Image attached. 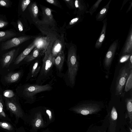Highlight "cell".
<instances>
[{
  "mask_svg": "<svg viewBox=\"0 0 132 132\" xmlns=\"http://www.w3.org/2000/svg\"><path fill=\"white\" fill-rule=\"evenodd\" d=\"M51 41L50 38L47 36L38 37L36 38L33 43L35 47L46 51Z\"/></svg>",
  "mask_w": 132,
  "mask_h": 132,
  "instance_id": "7c38bea8",
  "label": "cell"
},
{
  "mask_svg": "<svg viewBox=\"0 0 132 132\" xmlns=\"http://www.w3.org/2000/svg\"><path fill=\"white\" fill-rule=\"evenodd\" d=\"M132 6V1L130 3V5L128 8V9L127 10L126 13H128V12H129L130 10L131 9V8Z\"/></svg>",
  "mask_w": 132,
  "mask_h": 132,
  "instance_id": "60d3db41",
  "label": "cell"
},
{
  "mask_svg": "<svg viewBox=\"0 0 132 132\" xmlns=\"http://www.w3.org/2000/svg\"><path fill=\"white\" fill-rule=\"evenodd\" d=\"M51 41L44 53L40 71L36 80V84L43 85L53 76L55 57L51 51L52 43Z\"/></svg>",
  "mask_w": 132,
  "mask_h": 132,
  "instance_id": "7a4b0ae2",
  "label": "cell"
},
{
  "mask_svg": "<svg viewBox=\"0 0 132 132\" xmlns=\"http://www.w3.org/2000/svg\"><path fill=\"white\" fill-rule=\"evenodd\" d=\"M53 88L49 84L43 85L36 84L27 85L24 87L22 94L29 102L32 103L36 100V95L38 93L51 91Z\"/></svg>",
  "mask_w": 132,
  "mask_h": 132,
  "instance_id": "3957f363",
  "label": "cell"
},
{
  "mask_svg": "<svg viewBox=\"0 0 132 132\" xmlns=\"http://www.w3.org/2000/svg\"><path fill=\"white\" fill-rule=\"evenodd\" d=\"M46 1L47 2L52 4L54 5L60 7L59 4L57 1L55 0H46Z\"/></svg>",
  "mask_w": 132,
  "mask_h": 132,
  "instance_id": "e575fe53",
  "label": "cell"
},
{
  "mask_svg": "<svg viewBox=\"0 0 132 132\" xmlns=\"http://www.w3.org/2000/svg\"><path fill=\"white\" fill-rule=\"evenodd\" d=\"M131 69L129 67L127 63L120 69L116 80V95L118 96L122 94L126 82Z\"/></svg>",
  "mask_w": 132,
  "mask_h": 132,
  "instance_id": "5b68a950",
  "label": "cell"
},
{
  "mask_svg": "<svg viewBox=\"0 0 132 132\" xmlns=\"http://www.w3.org/2000/svg\"><path fill=\"white\" fill-rule=\"evenodd\" d=\"M42 11L43 19L42 21H39L37 23L50 25L53 24L54 20L51 9L48 8H43Z\"/></svg>",
  "mask_w": 132,
  "mask_h": 132,
  "instance_id": "5bb4252c",
  "label": "cell"
},
{
  "mask_svg": "<svg viewBox=\"0 0 132 132\" xmlns=\"http://www.w3.org/2000/svg\"><path fill=\"white\" fill-rule=\"evenodd\" d=\"M46 51L42 50L36 47L30 54H28L23 59L26 62L32 61L36 58L39 57L44 54Z\"/></svg>",
  "mask_w": 132,
  "mask_h": 132,
  "instance_id": "e0dca14e",
  "label": "cell"
},
{
  "mask_svg": "<svg viewBox=\"0 0 132 132\" xmlns=\"http://www.w3.org/2000/svg\"><path fill=\"white\" fill-rule=\"evenodd\" d=\"M128 65L130 69H132V54H131L128 63Z\"/></svg>",
  "mask_w": 132,
  "mask_h": 132,
  "instance_id": "f35d334b",
  "label": "cell"
},
{
  "mask_svg": "<svg viewBox=\"0 0 132 132\" xmlns=\"http://www.w3.org/2000/svg\"><path fill=\"white\" fill-rule=\"evenodd\" d=\"M65 57L64 52L59 53L55 57L54 65L55 67L57 75L60 77H62L63 76L62 71L63 69Z\"/></svg>",
  "mask_w": 132,
  "mask_h": 132,
  "instance_id": "30bf717a",
  "label": "cell"
},
{
  "mask_svg": "<svg viewBox=\"0 0 132 132\" xmlns=\"http://www.w3.org/2000/svg\"><path fill=\"white\" fill-rule=\"evenodd\" d=\"M31 38L32 37L29 36H23L14 38L3 42L1 44V50L2 51L7 50L18 46Z\"/></svg>",
  "mask_w": 132,
  "mask_h": 132,
  "instance_id": "52a82bcc",
  "label": "cell"
},
{
  "mask_svg": "<svg viewBox=\"0 0 132 132\" xmlns=\"http://www.w3.org/2000/svg\"><path fill=\"white\" fill-rule=\"evenodd\" d=\"M30 0H24L22 1L21 3V8L22 11H24L30 2Z\"/></svg>",
  "mask_w": 132,
  "mask_h": 132,
  "instance_id": "f546056e",
  "label": "cell"
},
{
  "mask_svg": "<svg viewBox=\"0 0 132 132\" xmlns=\"http://www.w3.org/2000/svg\"><path fill=\"white\" fill-rule=\"evenodd\" d=\"M119 40L114 41L110 45L104 58L103 64L104 67L109 69L114 59L116 53L119 47Z\"/></svg>",
  "mask_w": 132,
  "mask_h": 132,
  "instance_id": "8992f818",
  "label": "cell"
},
{
  "mask_svg": "<svg viewBox=\"0 0 132 132\" xmlns=\"http://www.w3.org/2000/svg\"><path fill=\"white\" fill-rule=\"evenodd\" d=\"M21 74L20 72L10 73L5 77V80L8 83L16 82L19 79Z\"/></svg>",
  "mask_w": 132,
  "mask_h": 132,
  "instance_id": "7402d4cb",
  "label": "cell"
},
{
  "mask_svg": "<svg viewBox=\"0 0 132 132\" xmlns=\"http://www.w3.org/2000/svg\"><path fill=\"white\" fill-rule=\"evenodd\" d=\"M65 47L64 36L62 35L52 43L51 51L53 56L55 57L59 53L64 52Z\"/></svg>",
  "mask_w": 132,
  "mask_h": 132,
  "instance_id": "ba28073f",
  "label": "cell"
},
{
  "mask_svg": "<svg viewBox=\"0 0 132 132\" xmlns=\"http://www.w3.org/2000/svg\"><path fill=\"white\" fill-rule=\"evenodd\" d=\"M3 95L7 98H11L13 96L14 94L13 91L11 90H7L3 93Z\"/></svg>",
  "mask_w": 132,
  "mask_h": 132,
  "instance_id": "f1b7e54d",
  "label": "cell"
},
{
  "mask_svg": "<svg viewBox=\"0 0 132 132\" xmlns=\"http://www.w3.org/2000/svg\"><path fill=\"white\" fill-rule=\"evenodd\" d=\"M118 113L116 109L114 106H113L111 113L110 118L112 121H116L117 118Z\"/></svg>",
  "mask_w": 132,
  "mask_h": 132,
  "instance_id": "4316f807",
  "label": "cell"
},
{
  "mask_svg": "<svg viewBox=\"0 0 132 132\" xmlns=\"http://www.w3.org/2000/svg\"><path fill=\"white\" fill-rule=\"evenodd\" d=\"M6 104L7 109L17 117H21L23 115L22 110L19 105L13 100L6 99Z\"/></svg>",
  "mask_w": 132,
  "mask_h": 132,
  "instance_id": "8fae6325",
  "label": "cell"
},
{
  "mask_svg": "<svg viewBox=\"0 0 132 132\" xmlns=\"http://www.w3.org/2000/svg\"><path fill=\"white\" fill-rule=\"evenodd\" d=\"M46 112L47 114H48L49 115L50 117V119L51 117V113L50 111L49 110H46Z\"/></svg>",
  "mask_w": 132,
  "mask_h": 132,
  "instance_id": "7bdbcfd3",
  "label": "cell"
},
{
  "mask_svg": "<svg viewBox=\"0 0 132 132\" xmlns=\"http://www.w3.org/2000/svg\"><path fill=\"white\" fill-rule=\"evenodd\" d=\"M10 5V1L9 0H0V6L8 7Z\"/></svg>",
  "mask_w": 132,
  "mask_h": 132,
  "instance_id": "1f68e13d",
  "label": "cell"
},
{
  "mask_svg": "<svg viewBox=\"0 0 132 132\" xmlns=\"http://www.w3.org/2000/svg\"><path fill=\"white\" fill-rule=\"evenodd\" d=\"M42 122L40 119H37L35 122V125L36 127H39L40 125Z\"/></svg>",
  "mask_w": 132,
  "mask_h": 132,
  "instance_id": "ab89813d",
  "label": "cell"
},
{
  "mask_svg": "<svg viewBox=\"0 0 132 132\" xmlns=\"http://www.w3.org/2000/svg\"><path fill=\"white\" fill-rule=\"evenodd\" d=\"M126 109V118H128L129 120V123L131 127L132 125V97L131 95L130 97L125 100Z\"/></svg>",
  "mask_w": 132,
  "mask_h": 132,
  "instance_id": "ffe728a7",
  "label": "cell"
},
{
  "mask_svg": "<svg viewBox=\"0 0 132 132\" xmlns=\"http://www.w3.org/2000/svg\"><path fill=\"white\" fill-rule=\"evenodd\" d=\"M8 24V22L0 19V28L4 27L7 26Z\"/></svg>",
  "mask_w": 132,
  "mask_h": 132,
  "instance_id": "8d00e7d4",
  "label": "cell"
},
{
  "mask_svg": "<svg viewBox=\"0 0 132 132\" xmlns=\"http://www.w3.org/2000/svg\"><path fill=\"white\" fill-rule=\"evenodd\" d=\"M18 28L19 31H22L23 30V24L20 20H18L17 21Z\"/></svg>",
  "mask_w": 132,
  "mask_h": 132,
  "instance_id": "d590c367",
  "label": "cell"
},
{
  "mask_svg": "<svg viewBox=\"0 0 132 132\" xmlns=\"http://www.w3.org/2000/svg\"><path fill=\"white\" fill-rule=\"evenodd\" d=\"M107 21V19L105 18L102 21L103 26L101 31L95 45L96 49H99L101 47L105 39L108 23Z\"/></svg>",
  "mask_w": 132,
  "mask_h": 132,
  "instance_id": "9a60e30c",
  "label": "cell"
},
{
  "mask_svg": "<svg viewBox=\"0 0 132 132\" xmlns=\"http://www.w3.org/2000/svg\"><path fill=\"white\" fill-rule=\"evenodd\" d=\"M128 1H129L128 0H125L123 2V3L122 4L121 7V8L120 10H121L123 8V6L126 4V3Z\"/></svg>",
  "mask_w": 132,
  "mask_h": 132,
  "instance_id": "b9f144b4",
  "label": "cell"
},
{
  "mask_svg": "<svg viewBox=\"0 0 132 132\" xmlns=\"http://www.w3.org/2000/svg\"><path fill=\"white\" fill-rule=\"evenodd\" d=\"M16 50L14 49L6 53L3 56L2 61L4 67L8 66L13 59Z\"/></svg>",
  "mask_w": 132,
  "mask_h": 132,
  "instance_id": "ac0fdd59",
  "label": "cell"
},
{
  "mask_svg": "<svg viewBox=\"0 0 132 132\" xmlns=\"http://www.w3.org/2000/svg\"><path fill=\"white\" fill-rule=\"evenodd\" d=\"M100 132V131H99V132Z\"/></svg>",
  "mask_w": 132,
  "mask_h": 132,
  "instance_id": "ee69618b",
  "label": "cell"
},
{
  "mask_svg": "<svg viewBox=\"0 0 132 132\" xmlns=\"http://www.w3.org/2000/svg\"><path fill=\"white\" fill-rule=\"evenodd\" d=\"M111 0H110L98 12L96 16L97 21H102L105 18L109 8V5Z\"/></svg>",
  "mask_w": 132,
  "mask_h": 132,
  "instance_id": "44dd1931",
  "label": "cell"
},
{
  "mask_svg": "<svg viewBox=\"0 0 132 132\" xmlns=\"http://www.w3.org/2000/svg\"><path fill=\"white\" fill-rule=\"evenodd\" d=\"M3 105L2 103L0 102V114L4 117H6L5 114L3 110Z\"/></svg>",
  "mask_w": 132,
  "mask_h": 132,
  "instance_id": "74e56055",
  "label": "cell"
},
{
  "mask_svg": "<svg viewBox=\"0 0 132 132\" xmlns=\"http://www.w3.org/2000/svg\"><path fill=\"white\" fill-rule=\"evenodd\" d=\"M132 54V24L121 52V56Z\"/></svg>",
  "mask_w": 132,
  "mask_h": 132,
  "instance_id": "9c48e42d",
  "label": "cell"
},
{
  "mask_svg": "<svg viewBox=\"0 0 132 132\" xmlns=\"http://www.w3.org/2000/svg\"><path fill=\"white\" fill-rule=\"evenodd\" d=\"M16 35L15 33L11 31H0V42L9 39Z\"/></svg>",
  "mask_w": 132,
  "mask_h": 132,
  "instance_id": "603a6c76",
  "label": "cell"
},
{
  "mask_svg": "<svg viewBox=\"0 0 132 132\" xmlns=\"http://www.w3.org/2000/svg\"><path fill=\"white\" fill-rule=\"evenodd\" d=\"M131 54L122 56L119 60L120 62L122 63L127 60L129 58Z\"/></svg>",
  "mask_w": 132,
  "mask_h": 132,
  "instance_id": "d6a6232c",
  "label": "cell"
},
{
  "mask_svg": "<svg viewBox=\"0 0 132 132\" xmlns=\"http://www.w3.org/2000/svg\"><path fill=\"white\" fill-rule=\"evenodd\" d=\"M41 65L39 61L37 60L31 65L29 73V78L31 81L36 80L40 72Z\"/></svg>",
  "mask_w": 132,
  "mask_h": 132,
  "instance_id": "4fadbf2b",
  "label": "cell"
},
{
  "mask_svg": "<svg viewBox=\"0 0 132 132\" xmlns=\"http://www.w3.org/2000/svg\"><path fill=\"white\" fill-rule=\"evenodd\" d=\"M0 126L3 128L9 130H11L12 129V127L11 125L6 122H0Z\"/></svg>",
  "mask_w": 132,
  "mask_h": 132,
  "instance_id": "4dcf8cb0",
  "label": "cell"
},
{
  "mask_svg": "<svg viewBox=\"0 0 132 132\" xmlns=\"http://www.w3.org/2000/svg\"><path fill=\"white\" fill-rule=\"evenodd\" d=\"M64 1L68 3L72 9H75V1L72 0H64Z\"/></svg>",
  "mask_w": 132,
  "mask_h": 132,
  "instance_id": "836d02e7",
  "label": "cell"
},
{
  "mask_svg": "<svg viewBox=\"0 0 132 132\" xmlns=\"http://www.w3.org/2000/svg\"><path fill=\"white\" fill-rule=\"evenodd\" d=\"M75 13L78 15H82L87 11V6L83 0H76L75 1Z\"/></svg>",
  "mask_w": 132,
  "mask_h": 132,
  "instance_id": "2e32d148",
  "label": "cell"
},
{
  "mask_svg": "<svg viewBox=\"0 0 132 132\" xmlns=\"http://www.w3.org/2000/svg\"><path fill=\"white\" fill-rule=\"evenodd\" d=\"M30 13L33 18H35L37 16L38 12V8L36 3H33L30 5Z\"/></svg>",
  "mask_w": 132,
  "mask_h": 132,
  "instance_id": "d4e9b609",
  "label": "cell"
},
{
  "mask_svg": "<svg viewBox=\"0 0 132 132\" xmlns=\"http://www.w3.org/2000/svg\"><path fill=\"white\" fill-rule=\"evenodd\" d=\"M100 103L93 101H84L72 108V110L76 113L84 115L96 113L101 109Z\"/></svg>",
  "mask_w": 132,
  "mask_h": 132,
  "instance_id": "277c9868",
  "label": "cell"
},
{
  "mask_svg": "<svg viewBox=\"0 0 132 132\" xmlns=\"http://www.w3.org/2000/svg\"><path fill=\"white\" fill-rule=\"evenodd\" d=\"M81 16L82 15H78L77 17H75L72 19L69 22V25H73L81 21L82 20V18Z\"/></svg>",
  "mask_w": 132,
  "mask_h": 132,
  "instance_id": "83f0119b",
  "label": "cell"
},
{
  "mask_svg": "<svg viewBox=\"0 0 132 132\" xmlns=\"http://www.w3.org/2000/svg\"><path fill=\"white\" fill-rule=\"evenodd\" d=\"M67 63L68 69L63 76L66 85L73 88L75 84L79 68L76 46L72 45L68 50Z\"/></svg>",
  "mask_w": 132,
  "mask_h": 132,
  "instance_id": "6da1fadb",
  "label": "cell"
},
{
  "mask_svg": "<svg viewBox=\"0 0 132 132\" xmlns=\"http://www.w3.org/2000/svg\"><path fill=\"white\" fill-rule=\"evenodd\" d=\"M35 47V46L33 42L17 57L15 60L14 64H17L22 61Z\"/></svg>",
  "mask_w": 132,
  "mask_h": 132,
  "instance_id": "d6986e66",
  "label": "cell"
},
{
  "mask_svg": "<svg viewBox=\"0 0 132 132\" xmlns=\"http://www.w3.org/2000/svg\"><path fill=\"white\" fill-rule=\"evenodd\" d=\"M125 91L127 92L131 90L132 88V69L130 70V73L126 81L125 86Z\"/></svg>",
  "mask_w": 132,
  "mask_h": 132,
  "instance_id": "cb8c5ba5",
  "label": "cell"
},
{
  "mask_svg": "<svg viewBox=\"0 0 132 132\" xmlns=\"http://www.w3.org/2000/svg\"><path fill=\"white\" fill-rule=\"evenodd\" d=\"M103 0H98L93 4L89 9L86 12V13H90L91 15H92L95 12L99 6V5Z\"/></svg>",
  "mask_w": 132,
  "mask_h": 132,
  "instance_id": "484cf974",
  "label": "cell"
}]
</instances>
